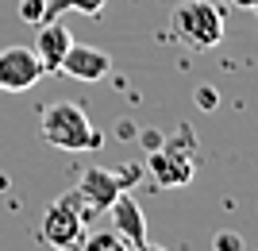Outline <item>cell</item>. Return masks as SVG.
<instances>
[{"label":"cell","instance_id":"obj_1","mask_svg":"<svg viewBox=\"0 0 258 251\" xmlns=\"http://www.w3.org/2000/svg\"><path fill=\"white\" fill-rule=\"evenodd\" d=\"M39 131L58 151H100V143H104V135L85 116V109L74 101H54L39 120Z\"/></svg>","mask_w":258,"mask_h":251},{"label":"cell","instance_id":"obj_2","mask_svg":"<svg viewBox=\"0 0 258 251\" xmlns=\"http://www.w3.org/2000/svg\"><path fill=\"white\" fill-rule=\"evenodd\" d=\"M173 35L193 51H212L224 43V12L208 0H185L173 8Z\"/></svg>","mask_w":258,"mask_h":251},{"label":"cell","instance_id":"obj_3","mask_svg":"<svg viewBox=\"0 0 258 251\" xmlns=\"http://www.w3.org/2000/svg\"><path fill=\"white\" fill-rule=\"evenodd\" d=\"M39 240L54 251H77L85 240V205L77 193L58 197L54 205H46L43 220H39Z\"/></svg>","mask_w":258,"mask_h":251},{"label":"cell","instance_id":"obj_4","mask_svg":"<svg viewBox=\"0 0 258 251\" xmlns=\"http://www.w3.org/2000/svg\"><path fill=\"white\" fill-rule=\"evenodd\" d=\"M147 170L151 178L158 182L162 189H181L193 182L197 174V155H193V135L189 143L181 139H170V143H158L154 151H147Z\"/></svg>","mask_w":258,"mask_h":251},{"label":"cell","instance_id":"obj_5","mask_svg":"<svg viewBox=\"0 0 258 251\" xmlns=\"http://www.w3.org/2000/svg\"><path fill=\"white\" fill-rule=\"evenodd\" d=\"M139 166H131V170H108V166H89L85 174H81V182H77L74 193L81 197V205H85V213H104L112 201H116L123 189H131L135 182H139Z\"/></svg>","mask_w":258,"mask_h":251},{"label":"cell","instance_id":"obj_6","mask_svg":"<svg viewBox=\"0 0 258 251\" xmlns=\"http://www.w3.org/2000/svg\"><path fill=\"white\" fill-rule=\"evenodd\" d=\"M43 81V62L35 46H4L0 51V93H23Z\"/></svg>","mask_w":258,"mask_h":251},{"label":"cell","instance_id":"obj_7","mask_svg":"<svg viewBox=\"0 0 258 251\" xmlns=\"http://www.w3.org/2000/svg\"><path fill=\"white\" fill-rule=\"evenodd\" d=\"M108 70H112V58L97 46H81V43H70L62 66H58V74L77 77V81H100Z\"/></svg>","mask_w":258,"mask_h":251},{"label":"cell","instance_id":"obj_8","mask_svg":"<svg viewBox=\"0 0 258 251\" xmlns=\"http://www.w3.org/2000/svg\"><path fill=\"white\" fill-rule=\"evenodd\" d=\"M108 217H112V228L123 236V240L131 243V247H139V243H147V217H143V209H139V201L123 189V193L112 201V205L104 209Z\"/></svg>","mask_w":258,"mask_h":251},{"label":"cell","instance_id":"obj_9","mask_svg":"<svg viewBox=\"0 0 258 251\" xmlns=\"http://www.w3.org/2000/svg\"><path fill=\"white\" fill-rule=\"evenodd\" d=\"M70 43H74V35H70L66 23H58V20L43 23V31H39V39H35V55H39V62H43V74H58V66H62Z\"/></svg>","mask_w":258,"mask_h":251},{"label":"cell","instance_id":"obj_10","mask_svg":"<svg viewBox=\"0 0 258 251\" xmlns=\"http://www.w3.org/2000/svg\"><path fill=\"white\" fill-rule=\"evenodd\" d=\"M77 251H135L116 228H97V232H85V240Z\"/></svg>","mask_w":258,"mask_h":251},{"label":"cell","instance_id":"obj_11","mask_svg":"<svg viewBox=\"0 0 258 251\" xmlns=\"http://www.w3.org/2000/svg\"><path fill=\"white\" fill-rule=\"evenodd\" d=\"M46 0H20V20L23 23H43Z\"/></svg>","mask_w":258,"mask_h":251},{"label":"cell","instance_id":"obj_12","mask_svg":"<svg viewBox=\"0 0 258 251\" xmlns=\"http://www.w3.org/2000/svg\"><path fill=\"white\" fill-rule=\"evenodd\" d=\"M66 4H70L74 12H81V16H100L108 0H66Z\"/></svg>","mask_w":258,"mask_h":251},{"label":"cell","instance_id":"obj_13","mask_svg":"<svg viewBox=\"0 0 258 251\" xmlns=\"http://www.w3.org/2000/svg\"><path fill=\"white\" fill-rule=\"evenodd\" d=\"M212 247L216 251H243V240H239L235 232H220V236L212 240Z\"/></svg>","mask_w":258,"mask_h":251},{"label":"cell","instance_id":"obj_14","mask_svg":"<svg viewBox=\"0 0 258 251\" xmlns=\"http://www.w3.org/2000/svg\"><path fill=\"white\" fill-rule=\"evenodd\" d=\"M197 105H201L205 112H212V109H216V89H212V85H201V93H197Z\"/></svg>","mask_w":258,"mask_h":251},{"label":"cell","instance_id":"obj_15","mask_svg":"<svg viewBox=\"0 0 258 251\" xmlns=\"http://www.w3.org/2000/svg\"><path fill=\"white\" fill-rule=\"evenodd\" d=\"M162 143V135H151V131H147V135H143V147H147V151H154V147H158Z\"/></svg>","mask_w":258,"mask_h":251},{"label":"cell","instance_id":"obj_16","mask_svg":"<svg viewBox=\"0 0 258 251\" xmlns=\"http://www.w3.org/2000/svg\"><path fill=\"white\" fill-rule=\"evenodd\" d=\"M135 251H170V247H162V243H139Z\"/></svg>","mask_w":258,"mask_h":251},{"label":"cell","instance_id":"obj_17","mask_svg":"<svg viewBox=\"0 0 258 251\" xmlns=\"http://www.w3.org/2000/svg\"><path fill=\"white\" fill-rule=\"evenodd\" d=\"M239 8H250V12H258V0H235Z\"/></svg>","mask_w":258,"mask_h":251}]
</instances>
